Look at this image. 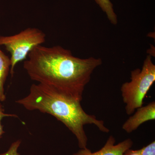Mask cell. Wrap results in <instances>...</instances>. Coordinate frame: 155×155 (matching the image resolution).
I'll list each match as a JSON object with an SVG mask.
<instances>
[{"mask_svg":"<svg viewBox=\"0 0 155 155\" xmlns=\"http://www.w3.org/2000/svg\"><path fill=\"white\" fill-rule=\"evenodd\" d=\"M21 143L20 140L12 143L8 150L6 152L0 154V155H20L18 152V149Z\"/></svg>","mask_w":155,"mask_h":155,"instance_id":"10","label":"cell"},{"mask_svg":"<svg viewBox=\"0 0 155 155\" xmlns=\"http://www.w3.org/2000/svg\"><path fill=\"white\" fill-rule=\"evenodd\" d=\"M155 81V65L151 56H147L141 69L131 71L130 81L122 84L121 88L125 112L133 114L137 109L142 107L148 91Z\"/></svg>","mask_w":155,"mask_h":155,"instance_id":"3","label":"cell"},{"mask_svg":"<svg viewBox=\"0 0 155 155\" xmlns=\"http://www.w3.org/2000/svg\"><path fill=\"white\" fill-rule=\"evenodd\" d=\"M155 119V102L153 101L144 107L142 106L137 109L135 114L130 116L123 124L122 128L127 133H130L144 122Z\"/></svg>","mask_w":155,"mask_h":155,"instance_id":"6","label":"cell"},{"mask_svg":"<svg viewBox=\"0 0 155 155\" xmlns=\"http://www.w3.org/2000/svg\"><path fill=\"white\" fill-rule=\"evenodd\" d=\"M102 10L105 13L109 21L112 24L117 25L118 19L117 15L114 11L113 5L110 0H95Z\"/></svg>","mask_w":155,"mask_h":155,"instance_id":"8","label":"cell"},{"mask_svg":"<svg viewBox=\"0 0 155 155\" xmlns=\"http://www.w3.org/2000/svg\"><path fill=\"white\" fill-rule=\"evenodd\" d=\"M116 139L113 136L109 137L104 146L99 150L92 152L87 147L80 149L72 155H123L127 150L131 148L133 142L128 138L116 144Z\"/></svg>","mask_w":155,"mask_h":155,"instance_id":"5","label":"cell"},{"mask_svg":"<svg viewBox=\"0 0 155 155\" xmlns=\"http://www.w3.org/2000/svg\"><path fill=\"white\" fill-rule=\"evenodd\" d=\"M11 67V59L0 49V101L4 102L6 99L5 94V83Z\"/></svg>","mask_w":155,"mask_h":155,"instance_id":"7","label":"cell"},{"mask_svg":"<svg viewBox=\"0 0 155 155\" xmlns=\"http://www.w3.org/2000/svg\"><path fill=\"white\" fill-rule=\"evenodd\" d=\"M15 102L28 110H38L54 117L75 136L80 149L86 148L87 145L85 125H94L102 132H110L104 121L84 111L81 102L46 84H33L28 95Z\"/></svg>","mask_w":155,"mask_h":155,"instance_id":"2","label":"cell"},{"mask_svg":"<svg viewBox=\"0 0 155 155\" xmlns=\"http://www.w3.org/2000/svg\"><path fill=\"white\" fill-rule=\"evenodd\" d=\"M123 155H155V141H153L140 150L129 149L125 152Z\"/></svg>","mask_w":155,"mask_h":155,"instance_id":"9","label":"cell"},{"mask_svg":"<svg viewBox=\"0 0 155 155\" xmlns=\"http://www.w3.org/2000/svg\"><path fill=\"white\" fill-rule=\"evenodd\" d=\"M46 41V34L36 28L29 27L11 36H0V45L5 47L11 54L10 73L14 75V69L19 62L25 60L29 53Z\"/></svg>","mask_w":155,"mask_h":155,"instance_id":"4","label":"cell"},{"mask_svg":"<svg viewBox=\"0 0 155 155\" xmlns=\"http://www.w3.org/2000/svg\"><path fill=\"white\" fill-rule=\"evenodd\" d=\"M23 67L31 80L46 84L81 102L85 86L95 69L102 64L101 58H80L61 46L33 49Z\"/></svg>","mask_w":155,"mask_h":155,"instance_id":"1","label":"cell"},{"mask_svg":"<svg viewBox=\"0 0 155 155\" xmlns=\"http://www.w3.org/2000/svg\"><path fill=\"white\" fill-rule=\"evenodd\" d=\"M14 117V118H19L18 116L14 114H7L5 113V110L2 104L0 103V139L2 138V136L5 131L3 130V126L2 125V120L5 117Z\"/></svg>","mask_w":155,"mask_h":155,"instance_id":"11","label":"cell"}]
</instances>
